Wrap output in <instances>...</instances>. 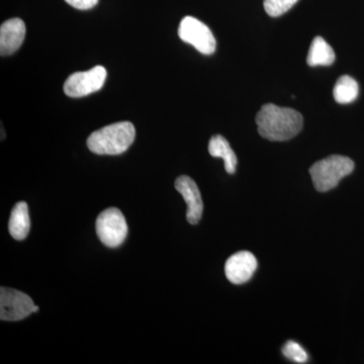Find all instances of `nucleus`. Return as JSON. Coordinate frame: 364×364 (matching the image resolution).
<instances>
[{
    "label": "nucleus",
    "mask_w": 364,
    "mask_h": 364,
    "mask_svg": "<svg viewBox=\"0 0 364 364\" xmlns=\"http://www.w3.org/2000/svg\"><path fill=\"white\" fill-rule=\"evenodd\" d=\"M258 133L267 140L284 142L298 135L304 126L303 116L296 109L267 104L256 114Z\"/></svg>",
    "instance_id": "1"
},
{
    "label": "nucleus",
    "mask_w": 364,
    "mask_h": 364,
    "mask_svg": "<svg viewBox=\"0 0 364 364\" xmlns=\"http://www.w3.org/2000/svg\"><path fill=\"white\" fill-rule=\"evenodd\" d=\"M136 138V129L130 122L109 124L93 132L87 139V147L97 155H119L131 147Z\"/></svg>",
    "instance_id": "2"
},
{
    "label": "nucleus",
    "mask_w": 364,
    "mask_h": 364,
    "mask_svg": "<svg viewBox=\"0 0 364 364\" xmlns=\"http://www.w3.org/2000/svg\"><path fill=\"white\" fill-rule=\"evenodd\" d=\"M353 170L354 162L350 158L332 155L313 164L310 174L315 188L320 193H326L336 188L340 181Z\"/></svg>",
    "instance_id": "3"
},
{
    "label": "nucleus",
    "mask_w": 364,
    "mask_h": 364,
    "mask_svg": "<svg viewBox=\"0 0 364 364\" xmlns=\"http://www.w3.org/2000/svg\"><path fill=\"white\" fill-rule=\"evenodd\" d=\"M95 228L100 242L109 248L121 246L128 235L126 219L123 213L117 208H107L100 213Z\"/></svg>",
    "instance_id": "4"
},
{
    "label": "nucleus",
    "mask_w": 364,
    "mask_h": 364,
    "mask_svg": "<svg viewBox=\"0 0 364 364\" xmlns=\"http://www.w3.org/2000/svg\"><path fill=\"white\" fill-rule=\"evenodd\" d=\"M39 306L33 304L28 294L16 289L2 287L0 289V318L6 322L23 320L33 313H37Z\"/></svg>",
    "instance_id": "5"
},
{
    "label": "nucleus",
    "mask_w": 364,
    "mask_h": 364,
    "mask_svg": "<svg viewBox=\"0 0 364 364\" xmlns=\"http://www.w3.org/2000/svg\"><path fill=\"white\" fill-rule=\"evenodd\" d=\"M107 72L104 66H95L88 71L71 74L64 83V92L69 97H83L102 90Z\"/></svg>",
    "instance_id": "6"
},
{
    "label": "nucleus",
    "mask_w": 364,
    "mask_h": 364,
    "mask_svg": "<svg viewBox=\"0 0 364 364\" xmlns=\"http://www.w3.org/2000/svg\"><path fill=\"white\" fill-rule=\"evenodd\" d=\"M178 36L183 42L193 45L203 55H212L215 51L217 42L214 33L203 21L193 16L182 18L178 28Z\"/></svg>",
    "instance_id": "7"
},
{
    "label": "nucleus",
    "mask_w": 364,
    "mask_h": 364,
    "mask_svg": "<svg viewBox=\"0 0 364 364\" xmlns=\"http://www.w3.org/2000/svg\"><path fill=\"white\" fill-rule=\"evenodd\" d=\"M257 269V260L252 253L240 251L234 254L227 260L225 273L230 282L234 284H243L253 277Z\"/></svg>",
    "instance_id": "8"
},
{
    "label": "nucleus",
    "mask_w": 364,
    "mask_h": 364,
    "mask_svg": "<svg viewBox=\"0 0 364 364\" xmlns=\"http://www.w3.org/2000/svg\"><path fill=\"white\" fill-rule=\"evenodd\" d=\"M176 188L188 205L186 218L189 224H198L202 219L203 203L200 189L195 181L186 176H179L176 181Z\"/></svg>",
    "instance_id": "9"
},
{
    "label": "nucleus",
    "mask_w": 364,
    "mask_h": 364,
    "mask_svg": "<svg viewBox=\"0 0 364 364\" xmlns=\"http://www.w3.org/2000/svg\"><path fill=\"white\" fill-rule=\"evenodd\" d=\"M26 37V25L21 18H11L0 26V54L9 56L20 49Z\"/></svg>",
    "instance_id": "10"
},
{
    "label": "nucleus",
    "mask_w": 364,
    "mask_h": 364,
    "mask_svg": "<svg viewBox=\"0 0 364 364\" xmlns=\"http://www.w3.org/2000/svg\"><path fill=\"white\" fill-rule=\"evenodd\" d=\"M9 234L16 240H25L30 233L31 219L28 207L25 202L16 203L11 210L9 223Z\"/></svg>",
    "instance_id": "11"
},
{
    "label": "nucleus",
    "mask_w": 364,
    "mask_h": 364,
    "mask_svg": "<svg viewBox=\"0 0 364 364\" xmlns=\"http://www.w3.org/2000/svg\"><path fill=\"white\" fill-rule=\"evenodd\" d=\"M208 152L215 158H222L225 162V169L229 174L235 173L236 171L237 160L236 154L229 142L221 135L212 136L208 143Z\"/></svg>",
    "instance_id": "12"
},
{
    "label": "nucleus",
    "mask_w": 364,
    "mask_h": 364,
    "mask_svg": "<svg viewBox=\"0 0 364 364\" xmlns=\"http://www.w3.org/2000/svg\"><path fill=\"white\" fill-rule=\"evenodd\" d=\"M335 53L331 46L322 37H316L309 50L306 63L309 66H330L334 63Z\"/></svg>",
    "instance_id": "13"
},
{
    "label": "nucleus",
    "mask_w": 364,
    "mask_h": 364,
    "mask_svg": "<svg viewBox=\"0 0 364 364\" xmlns=\"http://www.w3.org/2000/svg\"><path fill=\"white\" fill-rule=\"evenodd\" d=\"M359 88L355 79L348 75L341 76L333 90L334 100L338 104L346 105L354 102L358 97Z\"/></svg>",
    "instance_id": "14"
},
{
    "label": "nucleus",
    "mask_w": 364,
    "mask_h": 364,
    "mask_svg": "<svg viewBox=\"0 0 364 364\" xmlns=\"http://www.w3.org/2000/svg\"><path fill=\"white\" fill-rule=\"evenodd\" d=\"M298 1L299 0H264L263 6L268 16L277 18L287 13Z\"/></svg>",
    "instance_id": "15"
},
{
    "label": "nucleus",
    "mask_w": 364,
    "mask_h": 364,
    "mask_svg": "<svg viewBox=\"0 0 364 364\" xmlns=\"http://www.w3.org/2000/svg\"><path fill=\"white\" fill-rule=\"evenodd\" d=\"M282 354L289 360L296 363H306L309 356L305 349L294 341H287L282 347Z\"/></svg>",
    "instance_id": "16"
},
{
    "label": "nucleus",
    "mask_w": 364,
    "mask_h": 364,
    "mask_svg": "<svg viewBox=\"0 0 364 364\" xmlns=\"http://www.w3.org/2000/svg\"><path fill=\"white\" fill-rule=\"evenodd\" d=\"M65 1L74 9L86 11V9H90L97 6L98 0H65Z\"/></svg>",
    "instance_id": "17"
}]
</instances>
